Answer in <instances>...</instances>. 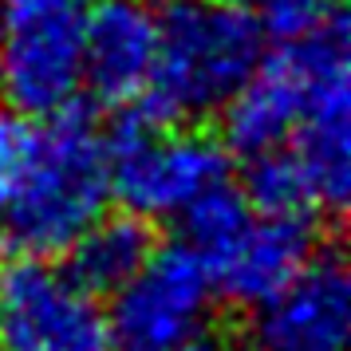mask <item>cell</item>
<instances>
[{"instance_id": "cell-1", "label": "cell", "mask_w": 351, "mask_h": 351, "mask_svg": "<svg viewBox=\"0 0 351 351\" xmlns=\"http://www.w3.org/2000/svg\"><path fill=\"white\" fill-rule=\"evenodd\" d=\"M48 119L16 197L0 213L4 237L32 256L64 253L99 213H107L111 197L107 146L91 114L71 103Z\"/></svg>"}, {"instance_id": "cell-2", "label": "cell", "mask_w": 351, "mask_h": 351, "mask_svg": "<svg viewBox=\"0 0 351 351\" xmlns=\"http://www.w3.org/2000/svg\"><path fill=\"white\" fill-rule=\"evenodd\" d=\"M265 60V32L241 4L193 0L158 24V60L143 103L162 119H206L237 95Z\"/></svg>"}, {"instance_id": "cell-3", "label": "cell", "mask_w": 351, "mask_h": 351, "mask_svg": "<svg viewBox=\"0 0 351 351\" xmlns=\"http://www.w3.org/2000/svg\"><path fill=\"white\" fill-rule=\"evenodd\" d=\"M107 146L111 193L138 217H178L197 193L229 182V150L202 130H170L150 103H127Z\"/></svg>"}, {"instance_id": "cell-4", "label": "cell", "mask_w": 351, "mask_h": 351, "mask_svg": "<svg viewBox=\"0 0 351 351\" xmlns=\"http://www.w3.org/2000/svg\"><path fill=\"white\" fill-rule=\"evenodd\" d=\"M91 0H0V95L24 114H56L83 91Z\"/></svg>"}, {"instance_id": "cell-5", "label": "cell", "mask_w": 351, "mask_h": 351, "mask_svg": "<svg viewBox=\"0 0 351 351\" xmlns=\"http://www.w3.org/2000/svg\"><path fill=\"white\" fill-rule=\"evenodd\" d=\"M111 296V351H178L206 335L217 288L206 256L178 241L154 245L143 269Z\"/></svg>"}, {"instance_id": "cell-6", "label": "cell", "mask_w": 351, "mask_h": 351, "mask_svg": "<svg viewBox=\"0 0 351 351\" xmlns=\"http://www.w3.org/2000/svg\"><path fill=\"white\" fill-rule=\"evenodd\" d=\"M0 343L4 351H111V328L99 296L67 269L24 253L0 265Z\"/></svg>"}, {"instance_id": "cell-7", "label": "cell", "mask_w": 351, "mask_h": 351, "mask_svg": "<svg viewBox=\"0 0 351 351\" xmlns=\"http://www.w3.org/2000/svg\"><path fill=\"white\" fill-rule=\"evenodd\" d=\"M351 280L335 249H316L285 288L253 304L245 324L249 351H348Z\"/></svg>"}, {"instance_id": "cell-8", "label": "cell", "mask_w": 351, "mask_h": 351, "mask_svg": "<svg viewBox=\"0 0 351 351\" xmlns=\"http://www.w3.org/2000/svg\"><path fill=\"white\" fill-rule=\"evenodd\" d=\"M288 150L300 158L312 178L319 209L339 213L351 186V87H348V28L339 16H328L324 51L304 95L300 123L288 138Z\"/></svg>"}, {"instance_id": "cell-9", "label": "cell", "mask_w": 351, "mask_h": 351, "mask_svg": "<svg viewBox=\"0 0 351 351\" xmlns=\"http://www.w3.org/2000/svg\"><path fill=\"white\" fill-rule=\"evenodd\" d=\"M158 60V16L146 0H91L83 28V87L103 103H138Z\"/></svg>"}, {"instance_id": "cell-10", "label": "cell", "mask_w": 351, "mask_h": 351, "mask_svg": "<svg viewBox=\"0 0 351 351\" xmlns=\"http://www.w3.org/2000/svg\"><path fill=\"white\" fill-rule=\"evenodd\" d=\"M316 253V225L312 217L285 213H256L241 225L233 241L209 256L213 288L229 304L253 308L276 288H285Z\"/></svg>"}, {"instance_id": "cell-11", "label": "cell", "mask_w": 351, "mask_h": 351, "mask_svg": "<svg viewBox=\"0 0 351 351\" xmlns=\"http://www.w3.org/2000/svg\"><path fill=\"white\" fill-rule=\"evenodd\" d=\"M67 276L91 296H111L127 285L154 253V233L138 213H99L80 237L64 249Z\"/></svg>"}, {"instance_id": "cell-12", "label": "cell", "mask_w": 351, "mask_h": 351, "mask_svg": "<svg viewBox=\"0 0 351 351\" xmlns=\"http://www.w3.org/2000/svg\"><path fill=\"white\" fill-rule=\"evenodd\" d=\"M245 202L256 206V213H285V217H312L319 209L312 178L304 174L300 158L288 146H276V150L249 158Z\"/></svg>"}, {"instance_id": "cell-13", "label": "cell", "mask_w": 351, "mask_h": 351, "mask_svg": "<svg viewBox=\"0 0 351 351\" xmlns=\"http://www.w3.org/2000/svg\"><path fill=\"white\" fill-rule=\"evenodd\" d=\"M249 217H253V213H249L245 193L233 190L229 182H221V186H213V190L197 193L190 206L178 213V225H182V241L209 261L217 249H225V245L233 241V233H237Z\"/></svg>"}, {"instance_id": "cell-14", "label": "cell", "mask_w": 351, "mask_h": 351, "mask_svg": "<svg viewBox=\"0 0 351 351\" xmlns=\"http://www.w3.org/2000/svg\"><path fill=\"white\" fill-rule=\"evenodd\" d=\"M36 138L40 130L32 127V119L16 107H0V213L16 197L20 182L28 174V162L36 154Z\"/></svg>"}, {"instance_id": "cell-15", "label": "cell", "mask_w": 351, "mask_h": 351, "mask_svg": "<svg viewBox=\"0 0 351 351\" xmlns=\"http://www.w3.org/2000/svg\"><path fill=\"white\" fill-rule=\"evenodd\" d=\"M241 8L276 40H296L324 20V0H241Z\"/></svg>"}, {"instance_id": "cell-16", "label": "cell", "mask_w": 351, "mask_h": 351, "mask_svg": "<svg viewBox=\"0 0 351 351\" xmlns=\"http://www.w3.org/2000/svg\"><path fill=\"white\" fill-rule=\"evenodd\" d=\"M178 351H225V348L217 339H206V335H202V339H193V343H186V348H178Z\"/></svg>"}, {"instance_id": "cell-17", "label": "cell", "mask_w": 351, "mask_h": 351, "mask_svg": "<svg viewBox=\"0 0 351 351\" xmlns=\"http://www.w3.org/2000/svg\"><path fill=\"white\" fill-rule=\"evenodd\" d=\"M146 4H162V8H178V4H193V0H146Z\"/></svg>"}, {"instance_id": "cell-18", "label": "cell", "mask_w": 351, "mask_h": 351, "mask_svg": "<svg viewBox=\"0 0 351 351\" xmlns=\"http://www.w3.org/2000/svg\"><path fill=\"white\" fill-rule=\"evenodd\" d=\"M324 4H332V0H324Z\"/></svg>"}]
</instances>
